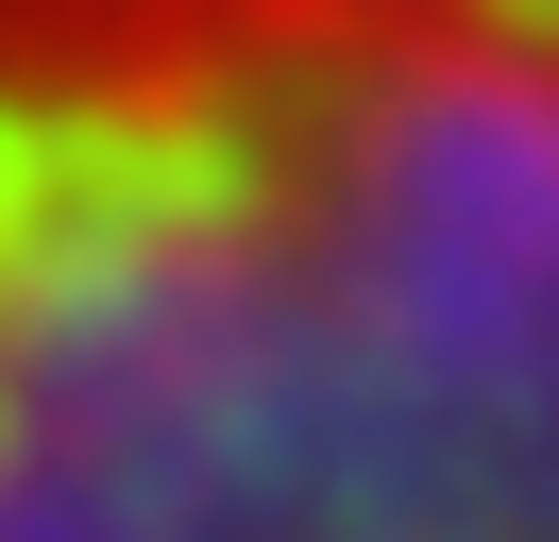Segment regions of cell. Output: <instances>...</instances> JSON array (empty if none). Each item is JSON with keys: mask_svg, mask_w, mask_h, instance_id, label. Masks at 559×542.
Returning a JSON list of instances; mask_svg holds the SVG:
<instances>
[{"mask_svg": "<svg viewBox=\"0 0 559 542\" xmlns=\"http://www.w3.org/2000/svg\"><path fill=\"white\" fill-rule=\"evenodd\" d=\"M0 542H559V0H0Z\"/></svg>", "mask_w": 559, "mask_h": 542, "instance_id": "cell-1", "label": "cell"}]
</instances>
